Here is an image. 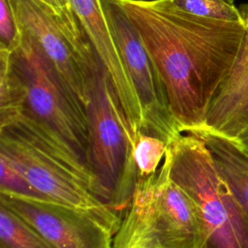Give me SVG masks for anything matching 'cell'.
<instances>
[{
  "instance_id": "1",
  "label": "cell",
  "mask_w": 248,
  "mask_h": 248,
  "mask_svg": "<svg viewBox=\"0 0 248 248\" xmlns=\"http://www.w3.org/2000/svg\"><path fill=\"white\" fill-rule=\"evenodd\" d=\"M120 1L157 68L178 130L202 128L238 52L243 24L191 16L168 0Z\"/></svg>"
},
{
  "instance_id": "2",
  "label": "cell",
  "mask_w": 248,
  "mask_h": 248,
  "mask_svg": "<svg viewBox=\"0 0 248 248\" xmlns=\"http://www.w3.org/2000/svg\"><path fill=\"white\" fill-rule=\"evenodd\" d=\"M0 153L42 200L88 211L115 234L122 219L97 197L91 171L31 120L19 115L0 126Z\"/></svg>"
},
{
  "instance_id": "3",
  "label": "cell",
  "mask_w": 248,
  "mask_h": 248,
  "mask_svg": "<svg viewBox=\"0 0 248 248\" xmlns=\"http://www.w3.org/2000/svg\"><path fill=\"white\" fill-rule=\"evenodd\" d=\"M163 162L192 203L199 248H248V218L204 143L181 134L170 141Z\"/></svg>"
},
{
  "instance_id": "4",
  "label": "cell",
  "mask_w": 248,
  "mask_h": 248,
  "mask_svg": "<svg viewBox=\"0 0 248 248\" xmlns=\"http://www.w3.org/2000/svg\"><path fill=\"white\" fill-rule=\"evenodd\" d=\"M86 113L87 160L96 195L118 213L128 208L138 183L133 157L136 139L103 66Z\"/></svg>"
},
{
  "instance_id": "5",
  "label": "cell",
  "mask_w": 248,
  "mask_h": 248,
  "mask_svg": "<svg viewBox=\"0 0 248 248\" xmlns=\"http://www.w3.org/2000/svg\"><path fill=\"white\" fill-rule=\"evenodd\" d=\"M10 50L24 89L23 104L17 116L31 120L90 170L85 109L27 35L20 32L18 45Z\"/></svg>"
},
{
  "instance_id": "6",
  "label": "cell",
  "mask_w": 248,
  "mask_h": 248,
  "mask_svg": "<svg viewBox=\"0 0 248 248\" xmlns=\"http://www.w3.org/2000/svg\"><path fill=\"white\" fill-rule=\"evenodd\" d=\"M8 1L18 30L37 45L86 111L102 64L77 17L64 18L40 0Z\"/></svg>"
},
{
  "instance_id": "7",
  "label": "cell",
  "mask_w": 248,
  "mask_h": 248,
  "mask_svg": "<svg viewBox=\"0 0 248 248\" xmlns=\"http://www.w3.org/2000/svg\"><path fill=\"white\" fill-rule=\"evenodd\" d=\"M99 2L140 101L142 121L139 132L170 142L182 133L171 116L164 83L149 52L121 1Z\"/></svg>"
},
{
  "instance_id": "8",
  "label": "cell",
  "mask_w": 248,
  "mask_h": 248,
  "mask_svg": "<svg viewBox=\"0 0 248 248\" xmlns=\"http://www.w3.org/2000/svg\"><path fill=\"white\" fill-rule=\"evenodd\" d=\"M0 203L28 223L53 248H112L113 232L83 209L1 193Z\"/></svg>"
},
{
  "instance_id": "9",
  "label": "cell",
  "mask_w": 248,
  "mask_h": 248,
  "mask_svg": "<svg viewBox=\"0 0 248 248\" xmlns=\"http://www.w3.org/2000/svg\"><path fill=\"white\" fill-rule=\"evenodd\" d=\"M68 2L109 78L136 139L142 121L140 101L100 2L99 0H68Z\"/></svg>"
},
{
  "instance_id": "10",
  "label": "cell",
  "mask_w": 248,
  "mask_h": 248,
  "mask_svg": "<svg viewBox=\"0 0 248 248\" xmlns=\"http://www.w3.org/2000/svg\"><path fill=\"white\" fill-rule=\"evenodd\" d=\"M151 224L162 248H199V229L192 203L170 178L163 162L152 184Z\"/></svg>"
},
{
  "instance_id": "11",
  "label": "cell",
  "mask_w": 248,
  "mask_h": 248,
  "mask_svg": "<svg viewBox=\"0 0 248 248\" xmlns=\"http://www.w3.org/2000/svg\"><path fill=\"white\" fill-rule=\"evenodd\" d=\"M202 128L232 140H236L248 128V33L246 31L234 62L213 97Z\"/></svg>"
},
{
  "instance_id": "12",
  "label": "cell",
  "mask_w": 248,
  "mask_h": 248,
  "mask_svg": "<svg viewBox=\"0 0 248 248\" xmlns=\"http://www.w3.org/2000/svg\"><path fill=\"white\" fill-rule=\"evenodd\" d=\"M186 134L200 139L248 218V152L236 140L201 128Z\"/></svg>"
},
{
  "instance_id": "13",
  "label": "cell",
  "mask_w": 248,
  "mask_h": 248,
  "mask_svg": "<svg viewBox=\"0 0 248 248\" xmlns=\"http://www.w3.org/2000/svg\"><path fill=\"white\" fill-rule=\"evenodd\" d=\"M0 248H53L35 229L0 203Z\"/></svg>"
},
{
  "instance_id": "14",
  "label": "cell",
  "mask_w": 248,
  "mask_h": 248,
  "mask_svg": "<svg viewBox=\"0 0 248 248\" xmlns=\"http://www.w3.org/2000/svg\"><path fill=\"white\" fill-rule=\"evenodd\" d=\"M167 140L139 132L134 144V162L138 174V181L154 175L161 162L164 160L170 145Z\"/></svg>"
},
{
  "instance_id": "15",
  "label": "cell",
  "mask_w": 248,
  "mask_h": 248,
  "mask_svg": "<svg viewBox=\"0 0 248 248\" xmlns=\"http://www.w3.org/2000/svg\"><path fill=\"white\" fill-rule=\"evenodd\" d=\"M174 8L191 16L228 22H241L233 0H168Z\"/></svg>"
},
{
  "instance_id": "16",
  "label": "cell",
  "mask_w": 248,
  "mask_h": 248,
  "mask_svg": "<svg viewBox=\"0 0 248 248\" xmlns=\"http://www.w3.org/2000/svg\"><path fill=\"white\" fill-rule=\"evenodd\" d=\"M0 193L42 200L12 161L0 153Z\"/></svg>"
},
{
  "instance_id": "17",
  "label": "cell",
  "mask_w": 248,
  "mask_h": 248,
  "mask_svg": "<svg viewBox=\"0 0 248 248\" xmlns=\"http://www.w3.org/2000/svg\"><path fill=\"white\" fill-rule=\"evenodd\" d=\"M20 40V32L8 0H0V48H15Z\"/></svg>"
},
{
  "instance_id": "18",
  "label": "cell",
  "mask_w": 248,
  "mask_h": 248,
  "mask_svg": "<svg viewBox=\"0 0 248 248\" xmlns=\"http://www.w3.org/2000/svg\"><path fill=\"white\" fill-rule=\"evenodd\" d=\"M50 8L54 13L60 16L67 19H75L76 16L74 15L68 0H40Z\"/></svg>"
},
{
  "instance_id": "19",
  "label": "cell",
  "mask_w": 248,
  "mask_h": 248,
  "mask_svg": "<svg viewBox=\"0 0 248 248\" xmlns=\"http://www.w3.org/2000/svg\"><path fill=\"white\" fill-rule=\"evenodd\" d=\"M238 9H239V12H240L242 24L245 28V31L248 33V3L240 5L238 7Z\"/></svg>"
},
{
  "instance_id": "20",
  "label": "cell",
  "mask_w": 248,
  "mask_h": 248,
  "mask_svg": "<svg viewBox=\"0 0 248 248\" xmlns=\"http://www.w3.org/2000/svg\"><path fill=\"white\" fill-rule=\"evenodd\" d=\"M236 140L248 152V128L239 135V137L236 139Z\"/></svg>"
},
{
  "instance_id": "21",
  "label": "cell",
  "mask_w": 248,
  "mask_h": 248,
  "mask_svg": "<svg viewBox=\"0 0 248 248\" xmlns=\"http://www.w3.org/2000/svg\"><path fill=\"white\" fill-rule=\"evenodd\" d=\"M139 248H161V247L157 246V245H149V246H143V247H139Z\"/></svg>"
}]
</instances>
